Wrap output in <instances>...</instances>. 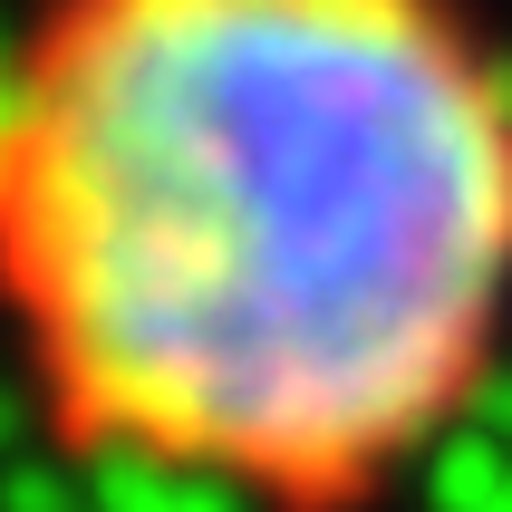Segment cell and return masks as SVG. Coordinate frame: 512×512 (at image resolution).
<instances>
[{"instance_id":"1","label":"cell","mask_w":512,"mask_h":512,"mask_svg":"<svg viewBox=\"0 0 512 512\" xmlns=\"http://www.w3.org/2000/svg\"><path fill=\"white\" fill-rule=\"evenodd\" d=\"M0 252L78 464L348 512L503 358L512 58L474 0H39Z\"/></svg>"}]
</instances>
